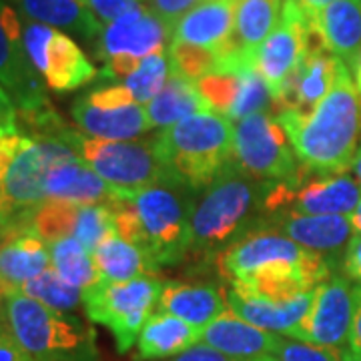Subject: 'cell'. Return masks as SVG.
<instances>
[{"label": "cell", "instance_id": "6da1fadb", "mask_svg": "<svg viewBox=\"0 0 361 361\" xmlns=\"http://www.w3.org/2000/svg\"><path fill=\"white\" fill-rule=\"evenodd\" d=\"M289 135L297 159L311 171L348 173L361 145V92L339 61L334 87L310 115H275Z\"/></svg>", "mask_w": 361, "mask_h": 361}, {"label": "cell", "instance_id": "7a4b0ae2", "mask_svg": "<svg viewBox=\"0 0 361 361\" xmlns=\"http://www.w3.org/2000/svg\"><path fill=\"white\" fill-rule=\"evenodd\" d=\"M235 125L229 116L201 111L155 137V147L179 187L205 189L233 161Z\"/></svg>", "mask_w": 361, "mask_h": 361}, {"label": "cell", "instance_id": "3957f363", "mask_svg": "<svg viewBox=\"0 0 361 361\" xmlns=\"http://www.w3.org/2000/svg\"><path fill=\"white\" fill-rule=\"evenodd\" d=\"M267 185L247 177L233 165L205 187V193L191 209V249L199 255H213L241 239L255 213L263 209Z\"/></svg>", "mask_w": 361, "mask_h": 361}, {"label": "cell", "instance_id": "277c9868", "mask_svg": "<svg viewBox=\"0 0 361 361\" xmlns=\"http://www.w3.org/2000/svg\"><path fill=\"white\" fill-rule=\"evenodd\" d=\"M6 325L35 361H99L97 334L89 323L20 291L6 293Z\"/></svg>", "mask_w": 361, "mask_h": 361}, {"label": "cell", "instance_id": "5b68a950", "mask_svg": "<svg viewBox=\"0 0 361 361\" xmlns=\"http://www.w3.org/2000/svg\"><path fill=\"white\" fill-rule=\"evenodd\" d=\"M56 139L65 141L89 167H92L123 197L130 199L157 185L179 187L151 141H103L66 127Z\"/></svg>", "mask_w": 361, "mask_h": 361}, {"label": "cell", "instance_id": "8992f818", "mask_svg": "<svg viewBox=\"0 0 361 361\" xmlns=\"http://www.w3.org/2000/svg\"><path fill=\"white\" fill-rule=\"evenodd\" d=\"M215 265L231 283L259 273L287 269L305 271L317 283H323L331 277L336 261L301 247L277 229H257L223 249Z\"/></svg>", "mask_w": 361, "mask_h": 361}, {"label": "cell", "instance_id": "52a82bcc", "mask_svg": "<svg viewBox=\"0 0 361 361\" xmlns=\"http://www.w3.org/2000/svg\"><path fill=\"white\" fill-rule=\"evenodd\" d=\"M163 283L157 275L130 281H104L85 291V311L92 323L104 325L115 337L116 351L127 353L159 305Z\"/></svg>", "mask_w": 361, "mask_h": 361}, {"label": "cell", "instance_id": "ba28073f", "mask_svg": "<svg viewBox=\"0 0 361 361\" xmlns=\"http://www.w3.org/2000/svg\"><path fill=\"white\" fill-rule=\"evenodd\" d=\"M233 165L247 177L265 185L289 183L303 167L283 125L267 111L237 121L233 137Z\"/></svg>", "mask_w": 361, "mask_h": 361}, {"label": "cell", "instance_id": "9c48e42d", "mask_svg": "<svg viewBox=\"0 0 361 361\" xmlns=\"http://www.w3.org/2000/svg\"><path fill=\"white\" fill-rule=\"evenodd\" d=\"M177 187L157 185L130 197L142 231V249L159 267L175 265L191 249V209Z\"/></svg>", "mask_w": 361, "mask_h": 361}, {"label": "cell", "instance_id": "30bf717a", "mask_svg": "<svg viewBox=\"0 0 361 361\" xmlns=\"http://www.w3.org/2000/svg\"><path fill=\"white\" fill-rule=\"evenodd\" d=\"M361 201V183L348 173L311 171L301 173L289 183L267 185L263 211L281 213L293 211L299 215H351Z\"/></svg>", "mask_w": 361, "mask_h": 361}, {"label": "cell", "instance_id": "8fae6325", "mask_svg": "<svg viewBox=\"0 0 361 361\" xmlns=\"http://www.w3.org/2000/svg\"><path fill=\"white\" fill-rule=\"evenodd\" d=\"M75 155L77 153L56 137H30L25 133V141L0 177V207H4L11 217L32 213L47 201L44 177L49 167Z\"/></svg>", "mask_w": 361, "mask_h": 361}, {"label": "cell", "instance_id": "7c38bea8", "mask_svg": "<svg viewBox=\"0 0 361 361\" xmlns=\"http://www.w3.org/2000/svg\"><path fill=\"white\" fill-rule=\"evenodd\" d=\"M23 37L30 63L54 92H71L99 78L87 54L63 30L26 20Z\"/></svg>", "mask_w": 361, "mask_h": 361}, {"label": "cell", "instance_id": "4fadbf2b", "mask_svg": "<svg viewBox=\"0 0 361 361\" xmlns=\"http://www.w3.org/2000/svg\"><path fill=\"white\" fill-rule=\"evenodd\" d=\"M360 301V285L351 283L348 275H331L327 281L317 285L310 313L291 337L315 345L343 348Z\"/></svg>", "mask_w": 361, "mask_h": 361}, {"label": "cell", "instance_id": "5bb4252c", "mask_svg": "<svg viewBox=\"0 0 361 361\" xmlns=\"http://www.w3.org/2000/svg\"><path fill=\"white\" fill-rule=\"evenodd\" d=\"M25 26L11 4L0 0V87L18 111H39L51 106L47 85L32 66L25 49Z\"/></svg>", "mask_w": 361, "mask_h": 361}, {"label": "cell", "instance_id": "9a60e30c", "mask_svg": "<svg viewBox=\"0 0 361 361\" xmlns=\"http://www.w3.org/2000/svg\"><path fill=\"white\" fill-rule=\"evenodd\" d=\"M313 20L315 18L301 13L295 4L283 0L279 23L255 51V68L273 97L281 90L307 51V28Z\"/></svg>", "mask_w": 361, "mask_h": 361}, {"label": "cell", "instance_id": "2e32d148", "mask_svg": "<svg viewBox=\"0 0 361 361\" xmlns=\"http://www.w3.org/2000/svg\"><path fill=\"white\" fill-rule=\"evenodd\" d=\"M173 39V28L161 20L151 8L139 6L115 23L103 26L94 42V54L101 61H109L116 54H130L147 59L155 52H163Z\"/></svg>", "mask_w": 361, "mask_h": 361}, {"label": "cell", "instance_id": "e0dca14e", "mask_svg": "<svg viewBox=\"0 0 361 361\" xmlns=\"http://www.w3.org/2000/svg\"><path fill=\"white\" fill-rule=\"evenodd\" d=\"M337 65L339 59L329 51L305 52L281 90L273 97L271 113L279 115L293 111L299 115H310L334 87Z\"/></svg>", "mask_w": 361, "mask_h": 361}, {"label": "cell", "instance_id": "ac0fdd59", "mask_svg": "<svg viewBox=\"0 0 361 361\" xmlns=\"http://www.w3.org/2000/svg\"><path fill=\"white\" fill-rule=\"evenodd\" d=\"M44 195L47 199L77 205H109L115 209L127 201V197L118 193L78 155L49 167L44 177Z\"/></svg>", "mask_w": 361, "mask_h": 361}, {"label": "cell", "instance_id": "d6986e66", "mask_svg": "<svg viewBox=\"0 0 361 361\" xmlns=\"http://www.w3.org/2000/svg\"><path fill=\"white\" fill-rule=\"evenodd\" d=\"M315 289H310L289 301H273V299L253 295L237 287H229L225 291V297H227L229 310L237 313L241 319H245L247 323L261 327L269 334L291 337L299 327V323L310 313L313 299H315Z\"/></svg>", "mask_w": 361, "mask_h": 361}, {"label": "cell", "instance_id": "ffe728a7", "mask_svg": "<svg viewBox=\"0 0 361 361\" xmlns=\"http://www.w3.org/2000/svg\"><path fill=\"white\" fill-rule=\"evenodd\" d=\"M279 337L247 323L229 307L201 329V343L217 349L233 361H251L261 355H271L279 343Z\"/></svg>", "mask_w": 361, "mask_h": 361}, {"label": "cell", "instance_id": "44dd1931", "mask_svg": "<svg viewBox=\"0 0 361 361\" xmlns=\"http://www.w3.org/2000/svg\"><path fill=\"white\" fill-rule=\"evenodd\" d=\"M49 267H52L49 245L28 227L11 223L0 239V283L6 293L18 291Z\"/></svg>", "mask_w": 361, "mask_h": 361}, {"label": "cell", "instance_id": "7402d4cb", "mask_svg": "<svg viewBox=\"0 0 361 361\" xmlns=\"http://www.w3.org/2000/svg\"><path fill=\"white\" fill-rule=\"evenodd\" d=\"M275 223L289 239L331 261L348 249L353 237L349 215H299L293 211H281L277 213Z\"/></svg>", "mask_w": 361, "mask_h": 361}, {"label": "cell", "instance_id": "603a6c76", "mask_svg": "<svg viewBox=\"0 0 361 361\" xmlns=\"http://www.w3.org/2000/svg\"><path fill=\"white\" fill-rule=\"evenodd\" d=\"M73 121L80 133L103 141H130L153 129L147 109L133 103L121 109H97L78 97L71 109Z\"/></svg>", "mask_w": 361, "mask_h": 361}, {"label": "cell", "instance_id": "cb8c5ba5", "mask_svg": "<svg viewBox=\"0 0 361 361\" xmlns=\"http://www.w3.org/2000/svg\"><path fill=\"white\" fill-rule=\"evenodd\" d=\"M159 311L175 315L183 322L203 329L227 310V297L211 283L165 281L159 297Z\"/></svg>", "mask_w": 361, "mask_h": 361}, {"label": "cell", "instance_id": "d4e9b609", "mask_svg": "<svg viewBox=\"0 0 361 361\" xmlns=\"http://www.w3.org/2000/svg\"><path fill=\"white\" fill-rule=\"evenodd\" d=\"M237 0H205L173 28L171 42H189L219 51L231 39Z\"/></svg>", "mask_w": 361, "mask_h": 361}, {"label": "cell", "instance_id": "484cf974", "mask_svg": "<svg viewBox=\"0 0 361 361\" xmlns=\"http://www.w3.org/2000/svg\"><path fill=\"white\" fill-rule=\"evenodd\" d=\"M327 51L353 71L361 56V0H334L317 14Z\"/></svg>", "mask_w": 361, "mask_h": 361}, {"label": "cell", "instance_id": "4316f807", "mask_svg": "<svg viewBox=\"0 0 361 361\" xmlns=\"http://www.w3.org/2000/svg\"><path fill=\"white\" fill-rule=\"evenodd\" d=\"M13 4L26 20L73 32L80 39H97L103 30L87 0H13Z\"/></svg>", "mask_w": 361, "mask_h": 361}, {"label": "cell", "instance_id": "83f0119b", "mask_svg": "<svg viewBox=\"0 0 361 361\" xmlns=\"http://www.w3.org/2000/svg\"><path fill=\"white\" fill-rule=\"evenodd\" d=\"M281 11H283V0H237L231 39L217 52L255 54L261 42L269 37L279 23Z\"/></svg>", "mask_w": 361, "mask_h": 361}, {"label": "cell", "instance_id": "f1b7e54d", "mask_svg": "<svg viewBox=\"0 0 361 361\" xmlns=\"http://www.w3.org/2000/svg\"><path fill=\"white\" fill-rule=\"evenodd\" d=\"M201 343V329L169 313H153L137 339L139 360H167Z\"/></svg>", "mask_w": 361, "mask_h": 361}, {"label": "cell", "instance_id": "f546056e", "mask_svg": "<svg viewBox=\"0 0 361 361\" xmlns=\"http://www.w3.org/2000/svg\"><path fill=\"white\" fill-rule=\"evenodd\" d=\"M92 261L104 281H130L147 275H157L159 265L142 247L118 235H109L92 251Z\"/></svg>", "mask_w": 361, "mask_h": 361}, {"label": "cell", "instance_id": "4dcf8cb0", "mask_svg": "<svg viewBox=\"0 0 361 361\" xmlns=\"http://www.w3.org/2000/svg\"><path fill=\"white\" fill-rule=\"evenodd\" d=\"M147 115L153 129H169L185 121L187 116L209 111L205 101L201 99L195 82L187 78L173 75L169 77L167 85L157 94L151 103H147Z\"/></svg>", "mask_w": 361, "mask_h": 361}, {"label": "cell", "instance_id": "1f68e13d", "mask_svg": "<svg viewBox=\"0 0 361 361\" xmlns=\"http://www.w3.org/2000/svg\"><path fill=\"white\" fill-rule=\"evenodd\" d=\"M52 269L56 271L65 281L87 291L97 283H101V273L97 269L92 253L75 237H65L49 243Z\"/></svg>", "mask_w": 361, "mask_h": 361}, {"label": "cell", "instance_id": "d6a6232c", "mask_svg": "<svg viewBox=\"0 0 361 361\" xmlns=\"http://www.w3.org/2000/svg\"><path fill=\"white\" fill-rule=\"evenodd\" d=\"M78 207L80 205L68 203V201L47 199L42 205L30 213L28 227L30 231L37 233L47 245L65 237H75Z\"/></svg>", "mask_w": 361, "mask_h": 361}, {"label": "cell", "instance_id": "836d02e7", "mask_svg": "<svg viewBox=\"0 0 361 361\" xmlns=\"http://www.w3.org/2000/svg\"><path fill=\"white\" fill-rule=\"evenodd\" d=\"M18 291L59 311H73L80 307V303H85V291L65 281L52 267L26 281Z\"/></svg>", "mask_w": 361, "mask_h": 361}, {"label": "cell", "instance_id": "e575fe53", "mask_svg": "<svg viewBox=\"0 0 361 361\" xmlns=\"http://www.w3.org/2000/svg\"><path fill=\"white\" fill-rule=\"evenodd\" d=\"M169 77H171V61H169V52L163 51L142 59L141 66L125 80V85L129 87L137 103L147 104L163 90Z\"/></svg>", "mask_w": 361, "mask_h": 361}, {"label": "cell", "instance_id": "d590c367", "mask_svg": "<svg viewBox=\"0 0 361 361\" xmlns=\"http://www.w3.org/2000/svg\"><path fill=\"white\" fill-rule=\"evenodd\" d=\"M169 61L171 73L197 82L209 73L217 71L219 65V52L205 47H197L189 42H171L169 44Z\"/></svg>", "mask_w": 361, "mask_h": 361}, {"label": "cell", "instance_id": "8d00e7d4", "mask_svg": "<svg viewBox=\"0 0 361 361\" xmlns=\"http://www.w3.org/2000/svg\"><path fill=\"white\" fill-rule=\"evenodd\" d=\"M237 75L241 78V87H239L237 101L229 113L231 121H241L249 115L265 113L267 109H273V94H271L267 82L257 73L255 63L239 68Z\"/></svg>", "mask_w": 361, "mask_h": 361}, {"label": "cell", "instance_id": "74e56055", "mask_svg": "<svg viewBox=\"0 0 361 361\" xmlns=\"http://www.w3.org/2000/svg\"><path fill=\"white\" fill-rule=\"evenodd\" d=\"M195 87L199 90L201 99L209 106V111L229 116L233 104L237 101V94H239L241 78L237 73L213 71L203 78H199L195 82Z\"/></svg>", "mask_w": 361, "mask_h": 361}, {"label": "cell", "instance_id": "f35d334b", "mask_svg": "<svg viewBox=\"0 0 361 361\" xmlns=\"http://www.w3.org/2000/svg\"><path fill=\"white\" fill-rule=\"evenodd\" d=\"M115 207L80 205L78 207L75 239H78L90 253L103 243L109 235H115Z\"/></svg>", "mask_w": 361, "mask_h": 361}, {"label": "cell", "instance_id": "ab89813d", "mask_svg": "<svg viewBox=\"0 0 361 361\" xmlns=\"http://www.w3.org/2000/svg\"><path fill=\"white\" fill-rule=\"evenodd\" d=\"M343 355L345 353L341 348L315 345L287 336L279 337L277 348L271 353L275 361H341Z\"/></svg>", "mask_w": 361, "mask_h": 361}, {"label": "cell", "instance_id": "60d3db41", "mask_svg": "<svg viewBox=\"0 0 361 361\" xmlns=\"http://www.w3.org/2000/svg\"><path fill=\"white\" fill-rule=\"evenodd\" d=\"M85 101L97 109H121V106H127V104L137 103L133 92L125 82L121 85H109V87H101V89H94L82 94Z\"/></svg>", "mask_w": 361, "mask_h": 361}, {"label": "cell", "instance_id": "b9f144b4", "mask_svg": "<svg viewBox=\"0 0 361 361\" xmlns=\"http://www.w3.org/2000/svg\"><path fill=\"white\" fill-rule=\"evenodd\" d=\"M89 8L103 26L115 23L130 11L142 6V0H87Z\"/></svg>", "mask_w": 361, "mask_h": 361}, {"label": "cell", "instance_id": "7bdbcfd3", "mask_svg": "<svg viewBox=\"0 0 361 361\" xmlns=\"http://www.w3.org/2000/svg\"><path fill=\"white\" fill-rule=\"evenodd\" d=\"M203 2L205 0H149V8L171 28H175L185 14H189Z\"/></svg>", "mask_w": 361, "mask_h": 361}, {"label": "cell", "instance_id": "ee69618b", "mask_svg": "<svg viewBox=\"0 0 361 361\" xmlns=\"http://www.w3.org/2000/svg\"><path fill=\"white\" fill-rule=\"evenodd\" d=\"M0 361H35L11 334L8 325H0Z\"/></svg>", "mask_w": 361, "mask_h": 361}, {"label": "cell", "instance_id": "f6af8a7d", "mask_svg": "<svg viewBox=\"0 0 361 361\" xmlns=\"http://www.w3.org/2000/svg\"><path fill=\"white\" fill-rule=\"evenodd\" d=\"M343 269L349 279L361 281V233H355L349 241L343 257Z\"/></svg>", "mask_w": 361, "mask_h": 361}, {"label": "cell", "instance_id": "bcb514c9", "mask_svg": "<svg viewBox=\"0 0 361 361\" xmlns=\"http://www.w3.org/2000/svg\"><path fill=\"white\" fill-rule=\"evenodd\" d=\"M18 130V109L6 90L0 87V133Z\"/></svg>", "mask_w": 361, "mask_h": 361}, {"label": "cell", "instance_id": "7dc6e473", "mask_svg": "<svg viewBox=\"0 0 361 361\" xmlns=\"http://www.w3.org/2000/svg\"><path fill=\"white\" fill-rule=\"evenodd\" d=\"M169 361H233L227 355L219 353L217 349L209 348L205 343H197L193 348H189L187 351H183L179 355L171 357Z\"/></svg>", "mask_w": 361, "mask_h": 361}, {"label": "cell", "instance_id": "c3c4849f", "mask_svg": "<svg viewBox=\"0 0 361 361\" xmlns=\"http://www.w3.org/2000/svg\"><path fill=\"white\" fill-rule=\"evenodd\" d=\"M289 2L295 4L303 14H307L311 18H317V14L322 13L327 4H331L334 0H289Z\"/></svg>", "mask_w": 361, "mask_h": 361}, {"label": "cell", "instance_id": "681fc988", "mask_svg": "<svg viewBox=\"0 0 361 361\" xmlns=\"http://www.w3.org/2000/svg\"><path fill=\"white\" fill-rule=\"evenodd\" d=\"M348 345H349V351L361 353V301H360V305H357V311H355L353 323H351Z\"/></svg>", "mask_w": 361, "mask_h": 361}, {"label": "cell", "instance_id": "f907efd6", "mask_svg": "<svg viewBox=\"0 0 361 361\" xmlns=\"http://www.w3.org/2000/svg\"><path fill=\"white\" fill-rule=\"evenodd\" d=\"M8 227H11V215L4 207H0V239L8 231Z\"/></svg>", "mask_w": 361, "mask_h": 361}, {"label": "cell", "instance_id": "816d5d0a", "mask_svg": "<svg viewBox=\"0 0 361 361\" xmlns=\"http://www.w3.org/2000/svg\"><path fill=\"white\" fill-rule=\"evenodd\" d=\"M0 325H6V289L0 283Z\"/></svg>", "mask_w": 361, "mask_h": 361}, {"label": "cell", "instance_id": "f5cc1de1", "mask_svg": "<svg viewBox=\"0 0 361 361\" xmlns=\"http://www.w3.org/2000/svg\"><path fill=\"white\" fill-rule=\"evenodd\" d=\"M351 217V225H353V231L355 233H361V201L360 205H357V209L349 215Z\"/></svg>", "mask_w": 361, "mask_h": 361}, {"label": "cell", "instance_id": "db71d44e", "mask_svg": "<svg viewBox=\"0 0 361 361\" xmlns=\"http://www.w3.org/2000/svg\"><path fill=\"white\" fill-rule=\"evenodd\" d=\"M351 169H353L355 177H357V180L361 183V145H360V149H357V153H355V159H353V165H351Z\"/></svg>", "mask_w": 361, "mask_h": 361}, {"label": "cell", "instance_id": "11a10c76", "mask_svg": "<svg viewBox=\"0 0 361 361\" xmlns=\"http://www.w3.org/2000/svg\"><path fill=\"white\" fill-rule=\"evenodd\" d=\"M353 80H355V87L361 92V56L360 61H357V65H355V68H353Z\"/></svg>", "mask_w": 361, "mask_h": 361}, {"label": "cell", "instance_id": "9f6ffc18", "mask_svg": "<svg viewBox=\"0 0 361 361\" xmlns=\"http://www.w3.org/2000/svg\"><path fill=\"white\" fill-rule=\"evenodd\" d=\"M341 361H361V353H355V351H348L345 355H343V360Z\"/></svg>", "mask_w": 361, "mask_h": 361}, {"label": "cell", "instance_id": "6f0895ef", "mask_svg": "<svg viewBox=\"0 0 361 361\" xmlns=\"http://www.w3.org/2000/svg\"><path fill=\"white\" fill-rule=\"evenodd\" d=\"M251 361H275L271 355H261V357H255V360H251Z\"/></svg>", "mask_w": 361, "mask_h": 361}]
</instances>
